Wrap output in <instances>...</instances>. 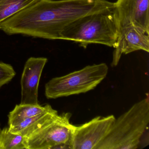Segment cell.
<instances>
[{"label":"cell","instance_id":"4","mask_svg":"<svg viewBox=\"0 0 149 149\" xmlns=\"http://www.w3.org/2000/svg\"><path fill=\"white\" fill-rule=\"evenodd\" d=\"M108 70L107 64L101 63L52 78L45 85V96L48 99H56L90 91L106 77Z\"/></svg>","mask_w":149,"mask_h":149},{"label":"cell","instance_id":"9","mask_svg":"<svg viewBox=\"0 0 149 149\" xmlns=\"http://www.w3.org/2000/svg\"><path fill=\"white\" fill-rule=\"evenodd\" d=\"M119 30L130 25L149 32V0H117Z\"/></svg>","mask_w":149,"mask_h":149},{"label":"cell","instance_id":"15","mask_svg":"<svg viewBox=\"0 0 149 149\" xmlns=\"http://www.w3.org/2000/svg\"><path fill=\"white\" fill-rule=\"evenodd\" d=\"M0 130H1V128H0Z\"/></svg>","mask_w":149,"mask_h":149},{"label":"cell","instance_id":"13","mask_svg":"<svg viewBox=\"0 0 149 149\" xmlns=\"http://www.w3.org/2000/svg\"><path fill=\"white\" fill-rule=\"evenodd\" d=\"M0 149H26V137L12 132L9 127L1 129Z\"/></svg>","mask_w":149,"mask_h":149},{"label":"cell","instance_id":"5","mask_svg":"<svg viewBox=\"0 0 149 149\" xmlns=\"http://www.w3.org/2000/svg\"><path fill=\"white\" fill-rule=\"evenodd\" d=\"M69 112L58 115L51 122L26 138V149H70L73 125Z\"/></svg>","mask_w":149,"mask_h":149},{"label":"cell","instance_id":"12","mask_svg":"<svg viewBox=\"0 0 149 149\" xmlns=\"http://www.w3.org/2000/svg\"><path fill=\"white\" fill-rule=\"evenodd\" d=\"M41 0H0V28L1 23L20 11Z\"/></svg>","mask_w":149,"mask_h":149},{"label":"cell","instance_id":"14","mask_svg":"<svg viewBox=\"0 0 149 149\" xmlns=\"http://www.w3.org/2000/svg\"><path fill=\"white\" fill-rule=\"evenodd\" d=\"M16 75V72L10 64L0 61V88L8 83Z\"/></svg>","mask_w":149,"mask_h":149},{"label":"cell","instance_id":"1","mask_svg":"<svg viewBox=\"0 0 149 149\" xmlns=\"http://www.w3.org/2000/svg\"><path fill=\"white\" fill-rule=\"evenodd\" d=\"M115 6L106 0H41L6 20L0 29L10 35L60 40L65 27L74 21Z\"/></svg>","mask_w":149,"mask_h":149},{"label":"cell","instance_id":"10","mask_svg":"<svg viewBox=\"0 0 149 149\" xmlns=\"http://www.w3.org/2000/svg\"><path fill=\"white\" fill-rule=\"evenodd\" d=\"M58 115L57 111L51 109L30 118L22 123L9 127L12 132L20 134L26 138L50 123Z\"/></svg>","mask_w":149,"mask_h":149},{"label":"cell","instance_id":"2","mask_svg":"<svg viewBox=\"0 0 149 149\" xmlns=\"http://www.w3.org/2000/svg\"><path fill=\"white\" fill-rule=\"evenodd\" d=\"M119 36L118 13L115 6L93 12L65 27L60 40L73 41L86 48L99 44L115 48Z\"/></svg>","mask_w":149,"mask_h":149},{"label":"cell","instance_id":"8","mask_svg":"<svg viewBox=\"0 0 149 149\" xmlns=\"http://www.w3.org/2000/svg\"><path fill=\"white\" fill-rule=\"evenodd\" d=\"M48 60L31 57L26 62L21 79L20 104L38 105V88L42 70Z\"/></svg>","mask_w":149,"mask_h":149},{"label":"cell","instance_id":"7","mask_svg":"<svg viewBox=\"0 0 149 149\" xmlns=\"http://www.w3.org/2000/svg\"><path fill=\"white\" fill-rule=\"evenodd\" d=\"M113 52L111 66L118 64L123 54L137 50L149 52V32L133 25L125 26L119 30L116 46Z\"/></svg>","mask_w":149,"mask_h":149},{"label":"cell","instance_id":"6","mask_svg":"<svg viewBox=\"0 0 149 149\" xmlns=\"http://www.w3.org/2000/svg\"><path fill=\"white\" fill-rule=\"evenodd\" d=\"M115 119L113 115L99 116L81 125H73L70 149H96L109 134Z\"/></svg>","mask_w":149,"mask_h":149},{"label":"cell","instance_id":"3","mask_svg":"<svg viewBox=\"0 0 149 149\" xmlns=\"http://www.w3.org/2000/svg\"><path fill=\"white\" fill-rule=\"evenodd\" d=\"M149 123L148 97L134 104L116 118L106 137L96 149H136Z\"/></svg>","mask_w":149,"mask_h":149},{"label":"cell","instance_id":"11","mask_svg":"<svg viewBox=\"0 0 149 149\" xmlns=\"http://www.w3.org/2000/svg\"><path fill=\"white\" fill-rule=\"evenodd\" d=\"M52 109L49 104L44 106L32 104H17L8 115V125L12 127L23 121Z\"/></svg>","mask_w":149,"mask_h":149}]
</instances>
